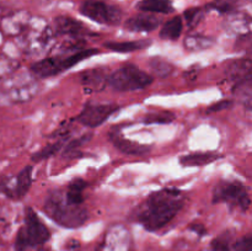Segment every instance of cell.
<instances>
[{
  "label": "cell",
  "instance_id": "1",
  "mask_svg": "<svg viewBox=\"0 0 252 251\" xmlns=\"http://www.w3.org/2000/svg\"><path fill=\"white\" fill-rule=\"evenodd\" d=\"M185 201V193L177 188H162L153 192L138 208V221L147 230H159L179 214L184 208Z\"/></svg>",
  "mask_w": 252,
  "mask_h": 251
},
{
  "label": "cell",
  "instance_id": "2",
  "mask_svg": "<svg viewBox=\"0 0 252 251\" xmlns=\"http://www.w3.org/2000/svg\"><path fill=\"white\" fill-rule=\"evenodd\" d=\"M44 212L57 224L74 229L83 225L88 219V212L83 207L69 203L59 191L49 192L43 206Z\"/></svg>",
  "mask_w": 252,
  "mask_h": 251
},
{
  "label": "cell",
  "instance_id": "3",
  "mask_svg": "<svg viewBox=\"0 0 252 251\" xmlns=\"http://www.w3.org/2000/svg\"><path fill=\"white\" fill-rule=\"evenodd\" d=\"M51 233L31 207L25 209V224L19 229L15 239V251L43 245L49 240Z\"/></svg>",
  "mask_w": 252,
  "mask_h": 251
},
{
  "label": "cell",
  "instance_id": "4",
  "mask_svg": "<svg viewBox=\"0 0 252 251\" xmlns=\"http://www.w3.org/2000/svg\"><path fill=\"white\" fill-rule=\"evenodd\" d=\"M98 53L97 49H80L74 54L65 57V58H58V57H48V58L41 59L31 65V71L34 76L38 78H49L57 74H61L63 71L68 70L71 66L75 65L79 62L84 61L86 58H90L94 54Z\"/></svg>",
  "mask_w": 252,
  "mask_h": 251
},
{
  "label": "cell",
  "instance_id": "5",
  "mask_svg": "<svg viewBox=\"0 0 252 251\" xmlns=\"http://www.w3.org/2000/svg\"><path fill=\"white\" fill-rule=\"evenodd\" d=\"M108 85L117 91H134L148 88L153 83V76L138 66L127 64L113 71L108 76Z\"/></svg>",
  "mask_w": 252,
  "mask_h": 251
},
{
  "label": "cell",
  "instance_id": "6",
  "mask_svg": "<svg viewBox=\"0 0 252 251\" xmlns=\"http://www.w3.org/2000/svg\"><path fill=\"white\" fill-rule=\"evenodd\" d=\"M220 202L243 212L248 211L251 204L248 189L239 181H221L217 185L213 193V203Z\"/></svg>",
  "mask_w": 252,
  "mask_h": 251
},
{
  "label": "cell",
  "instance_id": "7",
  "mask_svg": "<svg viewBox=\"0 0 252 251\" xmlns=\"http://www.w3.org/2000/svg\"><path fill=\"white\" fill-rule=\"evenodd\" d=\"M80 12L93 21L103 25H117L122 19L120 7L100 0H85L81 4Z\"/></svg>",
  "mask_w": 252,
  "mask_h": 251
},
{
  "label": "cell",
  "instance_id": "8",
  "mask_svg": "<svg viewBox=\"0 0 252 251\" xmlns=\"http://www.w3.org/2000/svg\"><path fill=\"white\" fill-rule=\"evenodd\" d=\"M118 108V105L115 103L88 102L84 106L83 111L79 113L78 121L86 127H98L105 123Z\"/></svg>",
  "mask_w": 252,
  "mask_h": 251
},
{
  "label": "cell",
  "instance_id": "9",
  "mask_svg": "<svg viewBox=\"0 0 252 251\" xmlns=\"http://www.w3.org/2000/svg\"><path fill=\"white\" fill-rule=\"evenodd\" d=\"M37 91V84L33 80H17L11 79L6 81L2 88V95L10 102H25L33 97Z\"/></svg>",
  "mask_w": 252,
  "mask_h": 251
},
{
  "label": "cell",
  "instance_id": "10",
  "mask_svg": "<svg viewBox=\"0 0 252 251\" xmlns=\"http://www.w3.org/2000/svg\"><path fill=\"white\" fill-rule=\"evenodd\" d=\"M30 25V15L26 11H17L7 15L0 22V30L6 36H17Z\"/></svg>",
  "mask_w": 252,
  "mask_h": 251
},
{
  "label": "cell",
  "instance_id": "11",
  "mask_svg": "<svg viewBox=\"0 0 252 251\" xmlns=\"http://www.w3.org/2000/svg\"><path fill=\"white\" fill-rule=\"evenodd\" d=\"M225 27L230 33L246 37L252 33V17L244 12H233L225 21Z\"/></svg>",
  "mask_w": 252,
  "mask_h": 251
},
{
  "label": "cell",
  "instance_id": "12",
  "mask_svg": "<svg viewBox=\"0 0 252 251\" xmlns=\"http://www.w3.org/2000/svg\"><path fill=\"white\" fill-rule=\"evenodd\" d=\"M52 38V31L48 26L39 30H31L25 38V48L29 53H37L49 43Z\"/></svg>",
  "mask_w": 252,
  "mask_h": 251
},
{
  "label": "cell",
  "instance_id": "13",
  "mask_svg": "<svg viewBox=\"0 0 252 251\" xmlns=\"http://www.w3.org/2000/svg\"><path fill=\"white\" fill-rule=\"evenodd\" d=\"M225 74L229 79L236 83L252 79V59L241 58L230 62L225 66Z\"/></svg>",
  "mask_w": 252,
  "mask_h": 251
},
{
  "label": "cell",
  "instance_id": "14",
  "mask_svg": "<svg viewBox=\"0 0 252 251\" xmlns=\"http://www.w3.org/2000/svg\"><path fill=\"white\" fill-rule=\"evenodd\" d=\"M110 140L120 152L128 155H144L147 153H149L150 149H152L148 145H143L139 144V143L132 142L129 139H126L118 132H111Z\"/></svg>",
  "mask_w": 252,
  "mask_h": 251
},
{
  "label": "cell",
  "instance_id": "15",
  "mask_svg": "<svg viewBox=\"0 0 252 251\" xmlns=\"http://www.w3.org/2000/svg\"><path fill=\"white\" fill-rule=\"evenodd\" d=\"M159 24V19H157L154 15H149L145 12V14L129 17L126 22V29L134 32H150L157 30Z\"/></svg>",
  "mask_w": 252,
  "mask_h": 251
},
{
  "label": "cell",
  "instance_id": "16",
  "mask_svg": "<svg viewBox=\"0 0 252 251\" xmlns=\"http://www.w3.org/2000/svg\"><path fill=\"white\" fill-rule=\"evenodd\" d=\"M221 155L214 152H197L180 157V162L185 166H203L219 159Z\"/></svg>",
  "mask_w": 252,
  "mask_h": 251
},
{
  "label": "cell",
  "instance_id": "17",
  "mask_svg": "<svg viewBox=\"0 0 252 251\" xmlns=\"http://www.w3.org/2000/svg\"><path fill=\"white\" fill-rule=\"evenodd\" d=\"M56 29L59 33L69 34V36H79L85 31V27L78 20L69 16H59L54 20Z\"/></svg>",
  "mask_w": 252,
  "mask_h": 251
},
{
  "label": "cell",
  "instance_id": "18",
  "mask_svg": "<svg viewBox=\"0 0 252 251\" xmlns=\"http://www.w3.org/2000/svg\"><path fill=\"white\" fill-rule=\"evenodd\" d=\"M32 166L27 165L26 167L19 172L15 179L14 185V198H22L29 192L32 184Z\"/></svg>",
  "mask_w": 252,
  "mask_h": 251
},
{
  "label": "cell",
  "instance_id": "19",
  "mask_svg": "<svg viewBox=\"0 0 252 251\" xmlns=\"http://www.w3.org/2000/svg\"><path fill=\"white\" fill-rule=\"evenodd\" d=\"M137 9L143 12H158V14H170L174 11V6L170 0H140Z\"/></svg>",
  "mask_w": 252,
  "mask_h": 251
},
{
  "label": "cell",
  "instance_id": "20",
  "mask_svg": "<svg viewBox=\"0 0 252 251\" xmlns=\"http://www.w3.org/2000/svg\"><path fill=\"white\" fill-rule=\"evenodd\" d=\"M105 81H108V76L106 75L103 69H93L81 74V83L89 89L100 90Z\"/></svg>",
  "mask_w": 252,
  "mask_h": 251
},
{
  "label": "cell",
  "instance_id": "21",
  "mask_svg": "<svg viewBox=\"0 0 252 251\" xmlns=\"http://www.w3.org/2000/svg\"><path fill=\"white\" fill-rule=\"evenodd\" d=\"M88 184L83 179H74L70 184L68 185L66 189L65 199L71 204L80 206L84 201V189L86 188Z\"/></svg>",
  "mask_w": 252,
  "mask_h": 251
},
{
  "label": "cell",
  "instance_id": "22",
  "mask_svg": "<svg viewBox=\"0 0 252 251\" xmlns=\"http://www.w3.org/2000/svg\"><path fill=\"white\" fill-rule=\"evenodd\" d=\"M184 30V22L180 16L172 17L171 20L164 24V26L160 30V37L162 39H169V41H176L182 33Z\"/></svg>",
  "mask_w": 252,
  "mask_h": 251
},
{
  "label": "cell",
  "instance_id": "23",
  "mask_svg": "<svg viewBox=\"0 0 252 251\" xmlns=\"http://www.w3.org/2000/svg\"><path fill=\"white\" fill-rule=\"evenodd\" d=\"M117 239V233H110L108 236H106V240L103 243L102 248L100 251H127L128 249V231L122 230V233H120Z\"/></svg>",
  "mask_w": 252,
  "mask_h": 251
},
{
  "label": "cell",
  "instance_id": "24",
  "mask_svg": "<svg viewBox=\"0 0 252 251\" xmlns=\"http://www.w3.org/2000/svg\"><path fill=\"white\" fill-rule=\"evenodd\" d=\"M150 44L149 41H130V42H106L103 47L113 52H120V53H127V52L139 51L144 49Z\"/></svg>",
  "mask_w": 252,
  "mask_h": 251
},
{
  "label": "cell",
  "instance_id": "25",
  "mask_svg": "<svg viewBox=\"0 0 252 251\" xmlns=\"http://www.w3.org/2000/svg\"><path fill=\"white\" fill-rule=\"evenodd\" d=\"M234 93L240 98L243 105L252 112V79H248V80L236 83Z\"/></svg>",
  "mask_w": 252,
  "mask_h": 251
},
{
  "label": "cell",
  "instance_id": "26",
  "mask_svg": "<svg viewBox=\"0 0 252 251\" xmlns=\"http://www.w3.org/2000/svg\"><path fill=\"white\" fill-rule=\"evenodd\" d=\"M69 133H65V134L62 135L61 139L57 140L56 143H53V144H48L46 145V147L43 148V149H41L39 152L34 153L33 155H32V161H41V160H44V159H48V157H53L54 154H56L57 152H58L59 149H61L62 147H63L64 144H65V140L66 138H68Z\"/></svg>",
  "mask_w": 252,
  "mask_h": 251
},
{
  "label": "cell",
  "instance_id": "27",
  "mask_svg": "<svg viewBox=\"0 0 252 251\" xmlns=\"http://www.w3.org/2000/svg\"><path fill=\"white\" fill-rule=\"evenodd\" d=\"M213 43V38L207 36H201V34L189 36L185 39V46H186V48L189 49V51H201V49L209 48Z\"/></svg>",
  "mask_w": 252,
  "mask_h": 251
},
{
  "label": "cell",
  "instance_id": "28",
  "mask_svg": "<svg viewBox=\"0 0 252 251\" xmlns=\"http://www.w3.org/2000/svg\"><path fill=\"white\" fill-rule=\"evenodd\" d=\"M149 66L154 75L160 76V78H165V76L170 75L174 70L171 64L166 62L165 59L159 58V57H154L149 61Z\"/></svg>",
  "mask_w": 252,
  "mask_h": 251
},
{
  "label": "cell",
  "instance_id": "29",
  "mask_svg": "<svg viewBox=\"0 0 252 251\" xmlns=\"http://www.w3.org/2000/svg\"><path fill=\"white\" fill-rule=\"evenodd\" d=\"M241 2H243V0H213V2L209 6L216 9L217 11L221 12V14H233L240 6Z\"/></svg>",
  "mask_w": 252,
  "mask_h": 251
},
{
  "label": "cell",
  "instance_id": "30",
  "mask_svg": "<svg viewBox=\"0 0 252 251\" xmlns=\"http://www.w3.org/2000/svg\"><path fill=\"white\" fill-rule=\"evenodd\" d=\"M231 234L229 231L223 233L219 235L218 238L214 239L212 241L209 249L213 251H230V244H231Z\"/></svg>",
  "mask_w": 252,
  "mask_h": 251
},
{
  "label": "cell",
  "instance_id": "31",
  "mask_svg": "<svg viewBox=\"0 0 252 251\" xmlns=\"http://www.w3.org/2000/svg\"><path fill=\"white\" fill-rule=\"evenodd\" d=\"M184 15L189 27H191L192 29V27L197 26V25L199 24V21H201L202 17H203L204 11L203 9H201V7H191V9L186 10Z\"/></svg>",
  "mask_w": 252,
  "mask_h": 251
},
{
  "label": "cell",
  "instance_id": "32",
  "mask_svg": "<svg viewBox=\"0 0 252 251\" xmlns=\"http://www.w3.org/2000/svg\"><path fill=\"white\" fill-rule=\"evenodd\" d=\"M175 116L170 112H157L147 115L144 122L150 125V123H170L172 122Z\"/></svg>",
  "mask_w": 252,
  "mask_h": 251
},
{
  "label": "cell",
  "instance_id": "33",
  "mask_svg": "<svg viewBox=\"0 0 252 251\" xmlns=\"http://www.w3.org/2000/svg\"><path fill=\"white\" fill-rule=\"evenodd\" d=\"M17 68V63L5 56H0V79L10 75Z\"/></svg>",
  "mask_w": 252,
  "mask_h": 251
},
{
  "label": "cell",
  "instance_id": "34",
  "mask_svg": "<svg viewBox=\"0 0 252 251\" xmlns=\"http://www.w3.org/2000/svg\"><path fill=\"white\" fill-rule=\"evenodd\" d=\"M90 138H91V134H84L83 137L78 138V139L71 140V142L69 143V144L65 147V150H64V155L76 154V152H78L79 148H80L81 145H83L85 142L90 140Z\"/></svg>",
  "mask_w": 252,
  "mask_h": 251
},
{
  "label": "cell",
  "instance_id": "35",
  "mask_svg": "<svg viewBox=\"0 0 252 251\" xmlns=\"http://www.w3.org/2000/svg\"><path fill=\"white\" fill-rule=\"evenodd\" d=\"M234 251H252V235L243 236L234 244Z\"/></svg>",
  "mask_w": 252,
  "mask_h": 251
},
{
  "label": "cell",
  "instance_id": "36",
  "mask_svg": "<svg viewBox=\"0 0 252 251\" xmlns=\"http://www.w3.org/2000/svg\"><path fill=\"white\" fill-rule=\"evenodd\" d=\"M231 105V101L230 100H221L219 101V102L214 103V105H212L211 107L207 110V113H213V112H219V111L221 110H225V108L230 107Z\"/></svg>",
  "mask_w": 252,
  "mask_h": 251
},
{
  "label": "cell",
  "instance_id": "37",
  "mask_svg": "<svg viewBox=\"0 0 252 251\" xmlns=\"http://www.w3.org/2000/svg\"><path fill=\"white\" fill-rule=\"evenodd\" d=\"M189 229H191V230H193V231H196V233L198 234V235H201V236L206 234V228H204L202 224L193 223V224H191V225H189Z\"/></svg>",
  "mask_w": 252,
  "mask_h": 251
},
{
  "label": "cell",
  "instance_id": "38",
  "mask_svg": "<svg viewBox=\"0 0 252 251\" xmlns=\"http://www.w3.org/2000/svg\"><path fill=\"white\" fill-rule=\"evenodd\" d=\"M37 251H52V250H49V249H46V248H41V249H38Z\"/></svg>",
  "mask_w": 252,
  "mask_h": 251
},
{
  "label": "cell",
  "instance_id": "39",
  "mask_svg": "<svg viewBox=\"0 0 252 251\" xmlns=\"http://www.w3.org/2000/svg\"><path fill=\"white\" fill-rule=\"evenodd\" d=\"M207 251H213V250H211V249H208V250H207Z\"/></svg>",
  "mask_w": 252,
  "mask_h": 251
}]
</instances>
